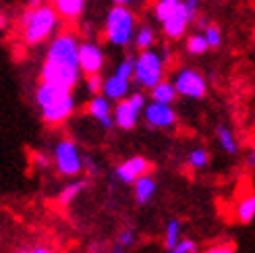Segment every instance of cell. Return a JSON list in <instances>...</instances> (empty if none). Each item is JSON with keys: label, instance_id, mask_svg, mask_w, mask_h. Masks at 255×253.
Here are the masks:
<instances>
[{"label": "cell", "instance_id": "cell-29", "mask_svg": "<svg viewBox=\"0 0 255 253\" xmlns=\"http://www.w3.org/2000/svg\"><path fill=\"white\" fill-rule=\"evenodd\" d=\"M129 102H131V104H133L137 110H141V108L145 106V98H143L141 94H133V96L129 98Z\"/></svg>", "mask_w": 255, "mask_h": 253}, {"label": "cell", "instance_id": "cell-12", "mask_svg": "<svg viewBox=\"0 0 255 253\" xmlns=\"http://www.w3.org/2000/svg\"><path fill=\"white\" fill-rule=\"evenodd\" d=\"M139 117V110L129 102V100H123L119 102L117 110H114V123H117L121 129H133Z\"/></svg>", "mask_w": 255, "mask_h": 253}, {"label": "cell", "instance_id": "cell-7", "mask_svg": "<svg viewBox=\"0 0 255 253\" xmlns=\"http://www.w3.org/2000/svg\"><path fill=\"white\" fill-rule=\"evenodd\" d=\"M77 60H79V71H83L85 75H94L104 65V54H102V50L96 44L85 42L77 48Z\"/></svg>", "mask_w": 255, "mask_h": 253}, {"label": "cell", "instance_id": "cell-37", "mask_svg": "<svg viewBox=\"0 0 255 253\" xmlns=\"http://www.w3.org/2000/svg\"><path fill=\"white\" fill-rule=\"evenodd\" d=\"M0 27H4V17L0 15Z\"/></svg>", "mask_w": 255, "mask_h": 253}, {"label": "cell", "instance_id": "cell-10", "mask_svg": "<svg viewBox=\"0 0 255 253\" xmlns=\"http://www.w3.org/2000/svg\"><path fill=\"white\" fill-rule=\"evenodd\" d=\"M143 108H145V117H147L149 125H154V126H170L174 123V119H176L170 104L154 102V104L143 106Z\"/></svg>", "mask_w": 255, "mask_h": 253}, {"label": "cell", "instance_id": "cell-30", "mask_svg": "<svg viewBox=\"0 0 255 253\" xmlns=\"http://www.w3.org/2000/svg\"><path fill=\"white\" fill-rule=\"evenodd\" d=\"M133 241V233L131 231H125L119 235V247H125V245H129Z\"/></svg>", "mask_w": 255, "mask_h": 253}, {"label": "cell", "instance_id": "cell-21", "mask_svg": "<svg viewBox=\"0 0 255 253\" xmlns=\"http://www.w3.org/2000/svg\"><path fill=\"white\" fill-rule=\"evenodd\" d=\"M203 29H206V31H203V37H206V42H208V48H218L220 42H222L220 29L214 27V25H206Z\"/></svg>", "mask_w": 255, "mask_h": 253}, {"label": "cell", "instance_id": "cell-28", "mask_svg": "<svg viewBox=\"0 0 255 253\" xmlns=\"http://www.w3.org/2000/svg\"><path fill=\"white\" fill-rule=\"evenodd\" d=\"M87 90L92 92V94H98V92L102 90V79L98 77V73L89 75V79H87Z\"/></svg>", "mask_w": 255, "mask_h": 253}, {"label": "cell", "instance_id": "cell-18", "mask_svg": "<svg viewBox=\"0 0 255 253\" xmlns=\"http://www.w3.org/2000/svg\"><path fill=\"white\" fill-rule=\"evenodd\" d=\"M237 214H239V220H241V222H251L253 214H255V197H253V195H247V197L239 204Z\"/></svg>", "mask_w": 255, "mask_h": 253}, {"label": "cell", "instance_id": "cell-1", "mask_svg": "<svg viewBox=\"0 0 255 253\" xmlns=\"http://www.w3.org/2000/svg\"><path fill=\"white\" fill-rule=\"evenodd\" d=\"M77 40L71 33H62L52 42L42 69L44 83L71 90L79 81V60H77Z\"/></svg>", "mask_w": 255, "mask_h": 253}, {"label": "cell", "instance_id": "cell-17", "mask_svg": "<svg viewBox=\"0 0 255 253\" xmlns=\"http://www.w3.org/2000/svg\"><path fill=\"white\" fill-rule=\"evenodd\" d=\"M176 96V90L172 83H166V81H158L154 87H151V98L154 102H160V104H172V100Z\"/></svg>", "mask_w": 255, "mask_h": 253}, {"label": "cell", "instance_id": "cell-11", "mask_svg": "<svg viewBox=\"0 0 255 253\" xmlns=\"http://www.w3.org/2000/svg\"><path fill=\"white\" fill-rule=\"evenodd\" d=\"M147 168H149L147 160L135 156V158H131V160H127V162H123V164H121V166L117 168V176H119L121 181H125V183H133V181L137 179V176L145 174V172H147Z\"/></svg>", "mask_w": 255, "mask_h": 253}, {"label": "cell", "instance_id": "cell-5", "mask_svg": "<svg viewBox=\"0 0 255 253\" xmlns=\"http://www.w3.org/2000/svg\"><path fill=\"white\" fill-rule=\"evenodd\" d=\"M174 90L187 98H203V94H206V81H203V77L199 73L185 69L176 75Z\"/></svg>", "mask_w": 255, "mask_h": 253}, {"label": "cell", "instance_id": "cell-3", "mask_svg": "<svg viewBox=\"0 0 255 253\" xmlns=\"http://www.w3.org/2000/svg\"><path fill=\"white\" fill-rule=\"evenodd\" d=\"M133 29H135V17L133 12L123 6L117 4L110 12H108V19H106V37L108 42L114 46H127L133 37Z\"/></svg>", "mask_w": 255, "mask_h": 253}, {"label": "cell", "instance_id": "cell-8", "mask_svg": "<svg viewBox=\"0 0 255 253\" xmlns=\"http://www.w3.org/2000/svg\"><path fill=\"white\" fill-rule=\"evenodd\" d=\"M191 19H193V17L189 15V10L185 8V4L178 2V4L168 12V15L162 19L164 31H166L168 37H181V35L185 33V29H187V25H189Z\"/></svg>", "mask_w": 255, "mask_h": 253}, {"label": "cell", "instance_id": "cell-34", "mask_svg": "<svg viewBox=\"0 0 255 253\" xmlns=\"http://www.w3.org/2000/svg\"><path fill=\"white\" fill-rule=\"evenodd\" d=\"M33 253H50V251H48V249H44V247H37Z\"/></svg>", "mask_w": 255, "mask_h": 253}, {"label": "cell", "instance_id": "cell-6", "mask_svg": "<svg viewBox=\"0 0 255 253\" xmlns=\"http://www.w3.org/2000/svg\"><path fill=\"white\" fill-rule=\"evenodd\" d=\"M56 166L62 174H77L81 170V158L75 143L62 141L56 145Z\"/></svg>", "mask_w": 255, "mask_h": 253}, {"label": "cell", "instance_id": "cell-9", "mask_svg": "<svg viewBox=\"0 0 255 253\" xmlns=\"http://www.w3.org/2000/svg\"><path fill=\"white\" fill-rule=\"evenodd\" d=\"M73 106H75V102H73V96H71V92H69V94H65L62 98L54 100V102L42 106L44 119H46L48 123H62V121H65V119L71 115V112H73Z\"/></svg>", "mask_w": 255, "mask_h": 253}, {"label": "cell", "instance_id": "cell-32", "mask_svg": "<svg viewBox=\"0 0 255 253\" xmlns=\"http://www.w3.org/2000/svg\"><path fill=\"white\" fill-rule=\"evenodd\" d=\"M197 6H199V0H185V8L189 10V15H191V17H195Z\"/></svg>", "mask_w": 255, "mask_h": 253}, {"label": "cell", "instance_id": "cell-2", "mask_svg": "<svg viewBox=\"0 0 255 253\" xmlns=\"http://www.w3.org/2000/svg\"><path fill=\"white\" fill-rule=\"evenodd\" d=\"M56 12L52 6H35L23 17V37L27 44H40L54 31Z\"/></svg>", "mask_w": 255, "mask_h": 253}, {"label": "cell", "instance_id": "cell-16", "mask_svg": "<svg viewBox=\"0 0 255 253\" xmlns=\"http://www.w3.org/2000/svg\"><path fill=\"white\" fill-rule=\"evenodd\" d=\"M133 183H135V197H137L139 204H145V201H149L151 195H154V191H156L154 179H149V176L141 174V176H137Z\"/></svg>", "mask_w": 255, "mask_h": 253}, {"label": "cell", "instance_id": "cell-31", "mask_svg": "<svg viewBox=\"0 0 255 253\" xmlns=\"http://www.w3.org/2000/svg\"><path fill=\"white\" fill-rule=\"evenodd\" d=\"M203 253H235V249L231 245H218V247H212V249L203 251Z\"/></svg>", "mask_w": 255, "mask_h": 253}, {"label": "cell", "instance_id": "cell-33", "mask_svg": "<svg viewBox=\"0 0 255 253\" xmlns=\"http://www.w3.org/2000/svg\"><path fill=\"white\" fill-rule=\"evenodd\" d=\"M129 2H131V0H114V4H123V6H127Z\"/></svg>", "mask_w": 255, "mask_h": 253}, {"label": "cell", "instance_id": "cell-24", "mask_svg": "<svg viewBox=\"0 0 255 253\" xmlns=\"http://www.w3.org/2000/svg\"><path fill=\"white\" fill-rule=\"evenodd\" d=\"M83 185L85 183H73V185H69L67 189H65V191H62V195H60V201H62V204H71V201L75 199V195H77L79 191H81V189H83Z\"/></svg>", "mask_w": 255, "mask_h": 253}, {"label": "cell", "instance_id": "cell-22", "mask_svg": "<svg viewBox=\"0 0 255 253\" xmlns=\"http://www.w3.org/2000/svg\"><path fill=\"white\" fill-rule=\"evenodd\" d=\"M135 42H137V46L141 50L149 48L151 42H154V31H151L149 27H141V29H139V33H137V37H135Z\"/></svg>", "mask_w": 255, "mask_h": 253}, {"label": "cell", "instance_id": "cell-38", "mask_svg": "<svg viewBox=\"0 0 255 253\" xmlns=\"http://www.w3.org/2000/svg\"><path fill=\"white\" fill-rule=\"evenodd\" d=\"M21 253H25V251H21Z\"/></svg>", "mask_w": 255, "mask_h": 253}, {"label": "cell", "instance_id": "cell-15", "mask_svg": "<svg viewBox=\"0 0 255 253\" xmlns=\"http://www.w3.org/2000/svg\"><path fill=\"white\" fill-rule=\"evenodd\" d=\"M89 112L102 123V126H108L112 125V119H110V106H108V100L102 98V96H96L92 102H89Z\"/></svg>", "mask_w": 255, "mask_h": 253}, {"label": "cell", "instance_id": "cell-27", "mask_svg": "<svg viewBox=\"0 0 255 253\" xmlns=\"http://www.w3.org/2000/svg\"><path fill=\"white\" fill-rule=\"evenodd\" d=\"M133 67H135V58H125L119 65L117 73L123 75V77H127V79H131L133 77Z\"/></svg>", "mask_w": 255, "mask_h": 253}, {"label": "cell", "instance_id": "cell-13", "mask_svg": "<svg viewBox=\"0 0 255 253\" xmlns=\"http://www.w3.org/2000/svg\"><path fill=\"white\" fill-rule=\"evenodd\" d=\"M129 81H131V79H127V77H123V75L114 73L112 77H108V79L104 81V85H102V90H104V96L110 98V100H121V98H125V94L129 92Z\"/></svg>", "mask_w": 255, "mask_h": 253}, {"label": "cell", "instance_id": "cell-19", "mask_svg": "<svg viewBox=\"0 0 255 253\" xmlns=\"http://www.w3.org/2000/svg\"><path fill=\"white\" fill-rule=\"evenodd\" d=\"M218 141H220V145L228 151V154H237V141H235V137H233V133L226 129V126H218Z\"/></svg>", "mask_w": 255, "mask_h": 253}, {"label": "cell", "instance_id": "cell-20", "mask_svg": "<svg viewBox=\"0 0 255 253\" xmlns=\"http://www.w3.org/2000/svg\"><path fill=\"white\" fill-rule=\"evenodd\" d=\"M187 50L191 54H203L208 50V42L203 35H191L187 42Z\"/></svg>", "mask_w": 255, "mask_h": 253}, {"label": "cell", "instance_id": "cell-4", "mask_svg": "<svg viewBox=\"0 0 255 253\" xmlns=\"http://www.w3.org/2000/svg\"><path fill=\"white\" fill-rule=\"evenodd\" d=\"M162 73H164V62L156 52L145 50V52L135 60L133 75L137 77V81L145 87H154L158 81H162Z\"/></svg>", "mask_w": 255, "mask_h": 253}, {"label": "cell", "instance_id": "cell-23", "mask_svg": "<svg viewBox=\"0 0 255 253\" xmlns=\"http://www.w3.org/2000/svg\"><path fill=\"white\" fill-rule=\"evenodd\" d=\"M178 233H181V226H178V222H176V220L168 222V229H166V247H168V249H172V247L176 245Z\"/></svg>", "mask_w": 255, "mask_h": 253}, {"label": "cell", "instance_id": "cell-26", "mask_svg": "<svg viewBox=\"0 0 255 253\" xmlns=\"http://www.w3.org/2000/svg\"><path fill=\"white\" fill-rule=\"evenodd\" d=\"M170 253H195V243L191 241V239H178L176 241V245L172 247V249H168Z\"/></svg>", "mask_w": 255, "mask_h": 253}, {"label": "cell", "instance_id": "cell-36", "mask_svg": "<svg viewBox=\"0 0 255 253\" xmlns=\"http://www.w3.org/2000/svg\"><path fill=\"white\" fill-rule=\"evenodd\" d=\"M253 162H255V158H253V154H251L249 160H247V164H249V166H253Z\"/></svg>", "mask_w": 255, "mask_h": 253}, {"label": "cell", "instance_id": "cell-14", "mask_svg": "<svg viewBox=\"0 0 255 253\" xmlns=\"http://www.w3.org/2000/svg\"><path fill=\"white\" fill-rule=\"evenodd\" d=\"M52 6H54L56 15H60L62 19L73 21L83 12L85 2L83 0H52Z\"/></svg>", "mask_w": 255, "mask_h": 253}, {"label": "cell", "instance_id": "cell-25", "mask_svg": "<svg viewBox=\"0 0 255 253\" xmlns=\"http://www.w3.org/2000/svg\"><path fill=\"white\" fill-rule=\"evenodd\" d=\"M189 164L193 168H203L208 164V154L203 149H195V151H191V156H189Z\"/></svg>", "mask_w": 255, "mask_h": 253}, {"label": "cell", "instance_id": "cell-35", "mask_svg": "<svg viewBox=\"0 0 255 253\" xmlns=\"http://www.w3.org/2000/svg\"><path fill=\"white\" fill-rule=\"evenodd\" d=\"M164 2H168L170 6H174V4H178V2H181V0H164Z\"/></svg>", "mask_w": 255, "mask_h": 253}]
</instances>
